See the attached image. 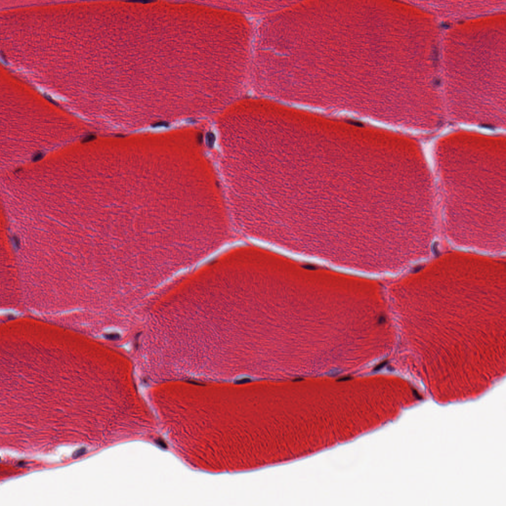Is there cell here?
<instances>
[{
  "mask_svg": "<svg viewBox=\"0 0 506 506\" xmlns=\"http://www.w3.org/2000/svg\"><path fill=\"white\" fill-rule=\"evenodd\" d=\"M207 416L211 452L224 472L250 471L294 460L297 416L283 383L219 384Z\"/></svg>",
  "mask_w": 506,
  "mask_h": 506,
  "instance_id": "1",
  "label": "cell"
},
{
  "mask_svg": "<svg viewBox=\"0 0 506 506\" xmlns=\"http://www.w3.org/2000/svg\"><path fill=\"white\" fill-rule=\"evenodd\" d=\"M386 364V361H384V362L381 363L380 364L378 365L377 366H376L374 368V370L375 371H378V370H380V369L383 368L384 367V366Z\"/></svg>",
  "mask_w": 506,
  "mask_h": 506,
  "instance_id": "6",
  "label": "cell"
},
{
  "mask_svg": "<svg viewBox=\"0 0 506 506\" xmlns=\"http://www.w3.org/2000/svg\"><path fill=\"white\" fill-rule=\"evenodd\" d=\"M437 19L446 21H463L505 11L506 0L411 1Z\"/></svg>",
  "mask_w": 506,
  "mask_h": 506,
  "instance_id": "3",
  "label": "cell"
},
{
  "mask_svg": "<svg viewBox=\"0 0 506 506\" xmlns=\"http://www.w3.org/2000/svg\"><path fill=\"white\" fill-rule=\"evenodd\" d=\"M440 61L450 110L504 112L505 11L454 24L442 36Z\"/></svg>",
  "mask_w": 506,
  "mask_h": 506,
  "instance_id": "2",
  "label": "cell"
},
{
  "mask_svg": "<svg viewBox=\"0 0 506 506\" xmlns=\"http://www.w3.org/2000/svg\"><path fill=\"white\" fill-rule=\"evenodd\" d=\"M292 0H216L209 1L211 3L247 15L261 16L268 14L284 7Z\"/></svg>",
  "mask_w": 506,
  "mask_h": 506,
  "instance_id": "4",
  "label": "cell"
},
{
  "mask_svg": "<svg viewBox=\"0 0 506 506\" xmlns=\"http://www.w3.org/2000/svg\"><path fill=\"white\" fill-rule=\"evenodd\" d=\"M84 451L85 449L84 448H82L75 452L73 454V456L74 458H76L83 454Z\"/></svg>",
  "mask_w": 506,
  "mask_h": 506,
  "instance_id": "5",
  "label": "cell"
}]
</instances>
